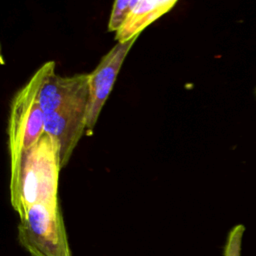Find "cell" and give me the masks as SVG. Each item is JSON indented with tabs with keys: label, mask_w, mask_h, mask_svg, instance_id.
<instances>
[{
	"label": "cell",
	"mask_w": 256,
	"mask_h": 256,
	"mask_svg": "<svg viewBox=\"0 0 256 256\" xmlns=\"http://www.w3.org/2000/svg\"><path fill=\"white\" fill-rule=\"evenodd\" d=\"M89 92L44 112V129L56 143L61 169L86 133Z\"/></svg>",
	"instance_id": "obj_4"
},
{
	"label": "cell",
	"mask_w": 256,
	"mask_h": 256,
	"mask_svg": "<svg viewBox=\"0 0 256 256\" xmlns=\"http://www.w3.org/2000/svg\"><path fill=\"white\" fill-rule=\"evenodd\" d=\"M18 240L32 256H63L69 245L59 206H31L20 217Z\"/></svg>",
	"instance_id": "obj_3"
},
{
	"label": "cell",
	"mask_w": 256,
	"mask_h": 256,
	"mask_svg": "<svg viewBox=\"0 0 256 256\" xmlns=\"http://www.w3.org/2000/svg\"><path fill=\"white\" fill-rule=\"evenodd\" d=\"M138 0H116L113 3L109 21L108 31L117 32L127 20L131 10L137 4Z\"/></svg>",
	"instance_id": "obj_7"
},
{
	"label": "cell",
	"mask_w": 256,
	"mask_h": 256,
	"mask_svg": "<svg viewBox=\"0 0 256 256\" xmlns=\"http://www.w3.org/2000/svg\"><path fill=\"white\" fill-rule=\"evenodd\" d=\"M45 72L44 63L11 101L7 128L10 159L33 147L45 133L44 113L39 102V90Z\"/></svg>",
	"instance_id": "obj_2"
},
{
	"label": "cell",
	"mask_w": 256,
	"mask_h": 256,
	"mask_svg": "<svg viewBox=\"0 0 256 256\" xmlns=\"http://www.w3.org/2000/svg\"><path fill=\"white\" fill-rule=\"evenodd\" d=\"M10 162V202L19 218L35 204L59 206L60 158L56 143L47 133Z\"/></svg>",
	"instance_id": "obj_1"
},
{
	"label": "cell",
	"mask_w": 256,
	"mask_h": 256,
	"mask_svg": "<svg viewBox=\"0 0 256 256\" xmlns=\"http://www.w3.org/2000/svg\"><path fill=\"white\" fill-rule=\"evenodd\" d=\"M63 256H71V251H70V248H69V247H67V248L65 249V252H64Z\"/></svg>",
	"instance_id": "obj_9"
},
{
	"label": "cell",
	"mask_w": 256,
	"mask_h": 256,
	"mask_svg": "<svg viewBox=\"0 0 256 256\" xmlns=\"http://www.w3.org/2000/svg\"><path fill=\"white\" fill-rule=\"evenodd\" d=\"M136 40L137 37H134L127 42H117L101 58L96 68L89 73V101L86 124V133L88 135H92L122 64Z\"/></svg>",
	"instance_id": "obj_5"
},
{
	"label": "cell",
	"mask_w": 256,
	"mask_h": 256,
	"mask_svg": "<svg viewBox=\"0 0 256 256\" xmlns=\"http://www.w3.org/2000/svg\"><path fill=\"white\" fill-rule=\"evenodd\" d=\"M245 232V226L243 224H237L231 228L228 233L227 240L224 246L223 256H240L242 238Z\"/></svg>",
	"instance_id": "obj_8"
},
{
	"label": "cell",
	"mask_w": 256,
	"mask_h": 256,
	"mask_svg": "<svg viewBox=\"0 0 256 256\" xmlns=\"http://www.w3.org/2000/svg\"><path fill=\"white\" fill-rule=\"evenodd\" d=\"M177 0H138L123 26L115 33L117 42H127L138 35L155 20L169 12Z\"/></svg>",
	"instance_id": "obj_6"
},
{
	"label": "cell",
	"mask_w": 256,
	"mask_h": 256,
	"mask_svg": "<svg viewBox=\"0 0 256 256\" xmlns=\"http://www.w3.org/2000/svg\"><path fill=\"white\" fill-rule=\"evenodd\" d=\"M255 95H256V89H255Z\"/></svg>",
	"instance_id": "obj_10"
}]
</instances>
